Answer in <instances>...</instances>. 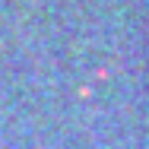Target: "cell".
I'll return each mask as SVG.
<instances>
[]
</instances>
